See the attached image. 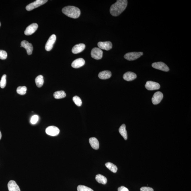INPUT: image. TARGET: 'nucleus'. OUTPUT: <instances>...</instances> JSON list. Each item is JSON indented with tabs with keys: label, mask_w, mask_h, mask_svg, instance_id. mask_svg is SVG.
Listing matches in <instances>:
<instances>
[{
	"label": "nucleus",
	"mask_w": 191,
	"mask_h": 191,
	"mask_svg": "<svg viewBox=\"0 0 191 191\" xmlns=\"http://www.w3.org/2000/svg\"><path fill=\"white\" fill-rule=\"evenodd\" d=\"M128 1L118 0L116 3L111 6L110 12V14L114 16H117L123 12L128 5Z\"/></svg>",
	"instance_id": "f257e3e1"
},
{
	"label": "nucleus",
	"mask_w": 191,
	"mask_h": 191,
	"mask_svg": "<svg viewBox=\"0 0 191 191\" xmlns=\"http://www.w3.org/2000/svg\"><path fill=\"white\" fill-rule=\"evenodd\" d=\"M62 12L67 16L73 19L78 18L81 15V10L77 7L68 6L63 8Z\"/></svg>",
	"instance_id": "f03ea898"
},
{
	"label": "nucleus",
	"mask_w": 191,
	"mask_h": 191,
	"mask_svg": "<svg viewBox=\"0 0 191 191\" xmlns=\"http://www.w3.org/2000/svg\"><path fill=\"white\" fill-rule=\"evenodd\" d=\"M47 1V0H37L34 2L27 5L26 7V9L28 11L33 10V9L44 4Z\"/></svg>",
	"instance_id": "7ed1b4c3"
},
{
	"label": "nucleus",
	"mask_w": 191,
	"mask_h": 191,
	"mask_svg": "<svg viewBox=\"0 0 191 191\" xmlns=\"http://www.w3.org/2000/svg\"><path fill=\"white\" fill-rule=\"evenodd\" d=\"M143 54V53L142 52H128L124 55V57L128 61H134L141 57Z\"/></svg>",
	"instance_id": "20e7f679"
},
{
	"label": "nucleus",
	"mask_w": 191,
	"mask_h": 191,
	"mask_svg": "<svg viewBox=\"0 0 191 191\" xmlns=\"http://www.w3.org/2000/svg\"><path fill=\"white\" fill-rule=\"evenodd\" d=\"M91 56L96 60H100L102 57L103 51L100 48H93L91 50Z\"/></svg>",
	"instance_id": "39448f33"
},
{
	"label": "nucleus",
	"mask_w": 191,
	"mask_h": 191,
	"mask_svg": "<svg viewBox=\"0 0 191 191\" xmlns=\"http://www.w3.org/2000/svg\"><path fill=\"white\" fill-rule=\"evenodd\" d=\"M152 66L155 69L161 70L164 72H168L169 68L166 64L163 62H155L152 64Z\"/></svg>",
	"instance_id": "423d86ee"
},
{
	"label": "nucleus",
	"mask_w": 191,
	"mask_h": 191,
	"mask_svg": "<svg viewBox=\"0 0 191 191\" xmlns=\"http://www.w3.org/2000/svg\"><path fill=\"white\" fill-rule=\"evenodd\" d=\"M46 133L48 135L54 136H57L60 133V130L57 127L51 126L48 127L46 129Z\"/></svg>",
	"instance_id": "0eeeda50"
},
{
	"label": "nucleus",
	"mask_w": 191,
	"mask_h": 191,
	"mask_svg": "<svg viewBox=\"0 0 191 191\" xmlns=\"http://www.w3.org/2000/svg\"><path fill=\"white\" fill-rule=\"evenodd\" d=\"M146 89L148 90H157L160 88V86L158 83L153 81H147L145 85Z\"/></svg>",
	"instance_id": "6e6552de"
},
{
	"label": "nucleus",
	"mask_w": 191,
	"mask_h": 191,
	"mask_svg": "<svg viewBox=\"0 0 191 191\" xmlns=\"http://www.w3.org/2000/svg\"><path fill=\"white\" fill-rule=\"evenodd\" d=\"M56 37L55 34H52L50 37L46 45L45 48L46 51H50L52 49L56 42Z\"/></svg>",
	"instance_id": "1a4fd4ad"
},
{
	"label": "nucleus",
	"mask_w": 191,
	"mask_h": 191,
	"mask_svg": "<svg viewBox=\"0 0 191 191\" xmlns=\"http://www.w3.org/2000/svg\"><path fill=\"white\" fill-rule=\"evenodd\" d=\"M38 27V26L37 23H32L27 27L25 31V34L26 36L32 35L37 30Z\"/></svg>",
	"instance_id": "9d476101"
},
{
	"label": "nucleus",
	"mask_w": 191,
	"mask_h": 191,
	"mask_svg": "<svg viewBox=\"0 0 191 191\" xmlns=\"http://www.w3.org/2000/svg\"><path fill=\"white\" fill-rule=\"evenodd\" d=\"M163 98V93L160 91L157 92L153 95L152 98V102L154 105L158 104L161 102Z\"/></svg>",
	"instance_id": "9b49d317"
},
{
	"label": "nucleus",
	"mask_w": 191,
	"mask_h": 191,
	"mask_svg": "<svg viewBox=\"0 0 191 191\" xmlns=\"http://www.w3.org/2000/svg\"><path fill=\"white\" fill-rule=\"evenodd\" d=\"M21 47L24 48L26 50L27 54L31 55L32 53L33 46L31 43H30L26 40H23L21 43Z\"/></svg>",
	"instance_id": "f8f14e48"
},
{
	"label": "nucleus",
	"mask_w": 191,
	"mask_h": 191,
	"mask_svg": "<svg viewBox=\"0 0 191 191\" xmlns=\"http://www.w3.org/2000/svg\"><path fill=\"white\" fill-rule=\"evenodd\" d=\"M98 46L101 49L106 50H110L112 48V43L110 42H99L98 43Z\"/></svg>",
	"instance_id": "ddd939ff"
},
{
	"label": "nucleus",
	"mask_w": 191,
	"mask_h": 191,
	"mask_svg": "<svg viewBox=\"0 0 191 191\" xmlns=\"http://www.w3.org/2000/svg\"><path fill=\"white\" fill-rule=\"evenodd\" d=\"M85 61L82 58H79L74 61L72 63V67L75 69H78L82 67L85 65Z\"/></svg>",
	"instance_id": "4468645a"
},
{
	"label": "nucleus",
	"mask_w": 191,
	"mask_h": 191,
	"mask_svg": "<svg viewBox=\"0 0 191 191\" xmlns=\"http://www.w3.org/2000/svg\"><path fill=\"white\" fill-rule=\"evenodd\" d=\"M9 191H21L19 186L14 181L11 180L7 184Z\"/></svg>",
	"instance_id": "2eb2a0df"
},
{
	"label": "nucleus",
	"mask_w": 191,
	"mask_h": 191,
	"mask_svg": "<svg viewBox=\"0 0 191 191\" xmlns=\"http://www.w3.org/2000/svg\"><path fill=\"white\" fill-rule=\"evenodd\" d=\"M123 78L126 81H131L136 78L137 75L132 72H128L124 74Z\"/></svg>",
	"instance_id": "dca6fc26"
},
{
	"label": "nucleus",
	"mask_w": 191,
	"mask_h": 191,
	"mask_svg": "<svg viewBox=\"0 0 191 191\" xmlns=\"http://www.w3.org/2000/svg\"><path fill=\"white\" fill-rule=\"evenodd\" d=\"M85 48L84 44L81 43L76 45L72 49V52L74 54H77L82 52Z\"/></svg>",
	"instance_id": "f3484780"
},
{
	"label": "nucleus",
	"mask_w": 191,
	"mask_h": 191,
	"mask_svg": "<svg viewBox=\"0 0 191 191\" xmlns=\"http://www.w3.org/2000/svg\"><path fill=\"white\" fill-rule=\"evenodd\" d=\"M112 76L111 72L109 71H104L100 72L98 76L101 79L105 80L110 78Z\"/></svg>",
	"instance_id": "a211bd4d"
},
{
	"label": "nucleus",
	"mask_w": 191,
	"mask_h": 191,
	"mask_svg": "<svg viewBox=\"0 0 191 191\" xmlns=\"http://www.w3.org/2000/svg\"><path fill=\"white\" fill-rule=\"evenodd\" d=\"M89 143L93 149L97 150L99 148V142L95 137H91L89 140Z\"/></svg>",
	"instance_id": "6ab92c4d"
},
{
	"label": "nucleus",
	"mask_w": 191,
	"mask_h": 191,
	"mask_svg": "<svg viewBox=\"0 0 191 191\" xmlns=\"http://www.w3.org/2000/svg\"><path fill=\"white\" fill-rule=\"evenodd\" d=\"M119 131L121 135L122 136L125 140H126L128 139V134L126 129L125 124H122L120 127V128H119Z\"/></svg>",
	"instance_id": "aec40b11"
},
{
	"label": "nucleus",
	"mask_w": 191,
	"mask_h": 191,
	"mask_svg": "<svg viewBox=\"0 0 191 191\" xmlns=\"http://www.w3.org/2000/svg\"><path fill=\"white\" fill-rule=\"evenodd\" d=\"M96 180L99 184H106L107 182V178L103 175L101 174L97 175L95 177Z\"/></svg>",
	"instance_id": "412c9836"
},
{
	"label": "nucleus",
	"mask_w": 191,
	"mask_h": 191,
	"mask_svg": "<svg viewBox=\"0 0 191 191\" xmlns=\"http://www.w3.org/2000/svg\"><path fill=\"white\" fill-rule=\"evenodd\" d=\"M35 83H36L37 87H41L44 84V78L42 75H39L35 79Z\"/></svg>",
	"instance_id": "4be33fe9"
},
{
	"label": "nucleus",
	"mask_w": 191,
	"mask_h": 191,
	"mask_svg": "<svg viewBox=\"0 0 191 191\" xmlns=\"http://www.w3.org/2000/svg\"><path fill=\"white\" fill-rule=\"evenodd\" d=\"M54 98L57 99L65 98L66 96V93L63 91H57L54 93Z\"/></svg>",
	"instance_id": "5701e85b"
},
{
	"label": "nucleus",
	"mask_w": 191,
	"mask_h": 191,
	"mask_svg": "<svg viewBox=\"0 0 191 191\" xmlns=\"http://www.w3.org/2000/svg\"><path fill=\"white\" fill-rule=\"evenodd\" d=\"M106 167L113 172L116 173L117 171L118 168L116 165L110 162L107 163L105 164Z\"/></svg>",
	"instance_id": "b1692460"
},
{
	"label": "nucleus",
	"mask_w": 191,
	"mask_h": 191,
	"mask_svg": "<svg viewBox=\"0 0 191 191\" xmlns=\"http://www.w3.org/2000/svg\"><path fill=\"white\" fill-rule=\"evenodd\" d=\"M27 90L26 87H17L16 91L17 93L20 95H24L26 94Z\"/></svg>",
	"instance_id": "393cba45"
},
{
	"label": "nucleus",
	"mask_w": 191,
	"mask_h": 191,
	"mask_svg": "<svg viewBox=\"0 0 191 191\" xmlns=\"http://www.w3.org/2000/svg\"><path fill=\"white\" fill-rule=\"evenodd\" d=\"M6 75H4L1 78V81H0V87L1 88H5L6 85Z\"/></svg>",
	"instance_id": "a878e982"
},
{
	"label": "nucleus",
	"mask_w": 191,
	"mask_h": 191,
	"mask_svg": "<svg viewBox=\"0 0 191 191\" xmlns=\"http://www.w3.org/2000/svg\"><path fill=\"white\" fill-rule=\"evenodd\" d=\"M73 100L77 106L80 107L81 106L82 102L81 98L77 96H74L73 98Z\"/></svg>",
	"instance_id": "bb28decb"
},
{
	"label": "nucleus",
	"mask_w": 191,
	"mask_h": 191,
	"mask_svg": "<svg viewBox=\"0 0 191 191\" xmlns=\"http://www.w3.org/2000/svg\"><path fill=\"white\" fill-rule=\"evenodd\" d=\"M78 191H94L92 189L87 186L79 185L77 187Z\"/></svg>",
	"instance_id": "cd10ccee"
},
{
	"label": "nucleus",
	"mask_w": 191,
	"mask_h": 191,
	"mask_svg": "<svg viewBox=\"0 0 191 191\" xmlns=\"http://www.w3.org/2000/svg\"><path fill=\"white\" fill-rule=\"evenodd\" d=\"M39 120V116L37 115H35L33 116L31 119L30 122L32 124H35L38 122Z\"/></svg>",
	"instance_id": "c85d7f7f"
},
{
	"label": "nucleus",
	"mask_w": 191,
	"mask_h": 191,
	"mask_svg": "<svg viewBox=\"0 0 191 191\" xmlns=\"http://www.w3.org/2000/svg\"><path fill=\"white\" fill-rule=\"evenodd\" d=\"M7 57V53L4 50H0V59L5 60Z\"/></svg>",
	"instance_id": "c756f323"
},
{
	"label": "nucleus",
	"mask_w": 191,
	"mask_h": 191,
	"mask_svg": "<svg viewBox=\"0 0 191 191\" xmlns=\"http://www.w3.org/2000/svg\"><path fill=\"white\" fill-rule=\"evenodd\" d=\"M141 191H154V190L152 188L149 187H142L140 189Z\"/></svg>",
	"instance_id": "7c9ffc66"
},
{
	"label": "nucleus",
	"mask_w": 191,
	"mask_h": 191,
	"mask_svg": "<svg viewBox=\"0 0 191 191\" xmlns=\"http://www.w3.org/2000/svg\"><path fill=\"white\" fill-rule=\"evenodd\" d=\"M118 191H129L127 188L124 186H121L118 188Z\"/></svg>",
	"instance_id": "2f4dec72"
},
{
	"label": "nucleus",
	"mask_w": 191,
	"mask_h": 191,
	"mask_svg": "<svg viewBox=\"0 0 191 191\" xmlns=\"http://www.w3.org/2000/svg\"><path fill=\"white\" fill-rule=\"evenodd\" d=\"M2 137L1 134V131H0V140H1Z\"/></svg>",
	"instance_id": "473e14b6"
},
{
	"label": "nucleus",
	"mask_w": 191,
	"mask_h": 191,
	"mask_svg": "<svg viewBox=\"0 0 191 191\" xmlns=\"http://www.w3.org/2000/svg\"><path fill=\"white\" fill-rule=\"evenodd\" d=\"M1 22H0V26H1Z\"/></svg>",
	"instance_id": "72a5a7b5"
}]
</instances>
